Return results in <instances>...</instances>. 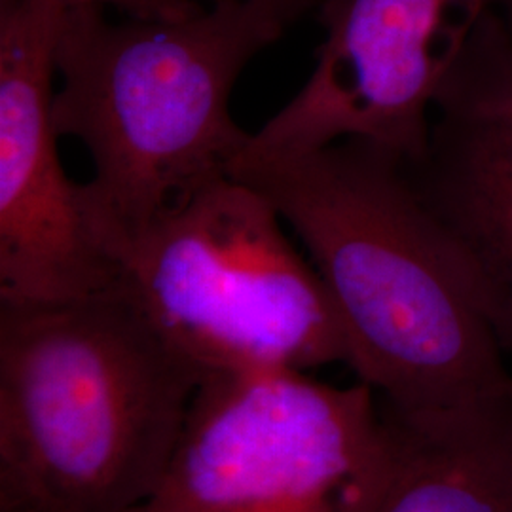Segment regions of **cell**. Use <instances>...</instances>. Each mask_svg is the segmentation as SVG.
<instances>
[{"label": "cell", "instance_id": "6da1fadb", "mask_svg": "<svg viewBox=\"0 0 512 512\" xmlns=\"http://www.w3.org/2000/svg\"><path fill=\"white\" fill-rule=\"evenodd\" d=\"M230 175L274 203L321 275L348 365L393 420L511 403L503 348L401 156L361 139L241 152Z\"/></svg>", "mask_w": 512, "mask_h": 512}, {"label": "cell", "instance_id": "7a4b0ae2", "mask_svg": "<svg viewBox=\"0 0 512 512\" xmlns=\"http://www.w3.org/2000/svg\"><path fill=\"white\" fill-rule=\"evenodd\" d=\"M205 370L122 285L0 304V512H137Z\"/></svg>", "mask_w": 512, "mask_h": 512}, {"label": "cell", "instance_id": "3957f363", "mask_svg": "<svg viewBox=\"0 0 512 512\" xmlns=\"http://www.w3.org/2000/svg\"><path fill=\"white\" fill-rule=\"evenodd\" d=\"M289 25L268 6L238 0L126 23H110L103 6L65 12L55 129L88 148V192L122 258L169 209L230 175L251 139L230 114L239 74Z\"/></svg>", "mask_w": 512, "mask_h": 512}, {"label": "cell", "instance_id": "277c9868", "mask_svg": "<svg viewBox=\"0 0 512 512\" xmlns=\"http://www.w3.org/2000/svg\"><path fill=\"white\" fill-rule=\"evenodd\" d=\"M281 220L253 186L215 179L129 243L120 285L205 374L348 365L325 283Z\"/></svg>", "mask_w": 512, "mask_h": 512}, {"label": "cell", "instance_id": "5b68a950", "mask_svg": "<svg viewBox=\"0 0 512 512\" xmlns=\"http://www.w3.org/2000/svg\"><path fill=\"white\" fill-rule=\"evenodd\" d=\"M401 454L399 425L363 382L209 372L137 512H374Z\"/></svg>", "mask_w": 512, "mask_h": 512}, {"label": "cell", "instance_id": "8992f818", "mask_svg": "<svg viewBox=\"0 0 512 512\" xmlns=\"http://www.w3.org/2000/svg\"><path fill=\"white\" fill-rule=\"evenodd\" d=\"M65 12L57 0H0V304L71 302L122 279L118 239L57 150L55 48Z\"/></svg>", "mask_w": 512, "mask_h": 512}, {"label": "cell", "instance_id": "52a82bcc", "mask_svg": "<svg viewBox=\"0 0 512 512\" xmlns=\"http://www.w3.org/2000/svg\"><path fill=\"white\" fill-rule=\"evenodd\" d=\"M488 14L512 27V0H321L325 40L313 73L245 152L302 154L361 139L416 162L437 92Z\"/></svg>", "mask_w": 512, "mask_h": 512}, {"label": "cell", "instance_id": "ba28073f", "mask_svg": "<svg viewBox=\"0 0 512 512\" xmlns=\"http://www.w3.org/2000/svg\"><path fill=\"white\" fill-rule=\"evenodd\" d=\"M431 114L410 179L512 353V27L501 14L476 25Z\"/></svg>", "mask_w": 512, "mask_h": 512}, {"label": "cell", "instance_id": "9c48e42d", "mask_svg": "<svg viewBox=\"0 0 512 512\" xmlns=\"http://www.w3.org/2000/svg\"><path fill=\"white\" fill-rule=\"evenodd\" d=\"M393 421L403 454L374 512H512V403Z\"/></svg>", "mask_w": 512, "mask_h": 512}, {"label": "cell", "instance_id": "30bf717a", "mask_svg": "<svg viewBox=\"0 0 512 512\" xmlns=\"http://www.w3.org/2000/svg\"><path fill=\"white\" fill-rule=\"evenodd\" d=\"M67 10L82 6H116L135 19L186 18L203 10L202 2L194 0H57Z\"/></svg>", "mask_w": 512, "mask_h": 512}, {"label": "cell", "instance_id": "8fae6325", "mask_svg": "<svg viewBox=\"0 0 512 512\" xmlns=\"http://www.w3.org/2000/svg\"><path fill=\"white\" fill-rule=\"evenodd\" d=\"M194 2H203V0H194ZM205 2L217 4V2H224V0H205ZM238 2H253V4L268 6L275 12H279L281 16H285L291 23H294L296 19L300 18L304 12H308L313 6L321 4V0H238Z\"/></svg>", "mask_w": 512, "mask_h": 512}]
</instances>
